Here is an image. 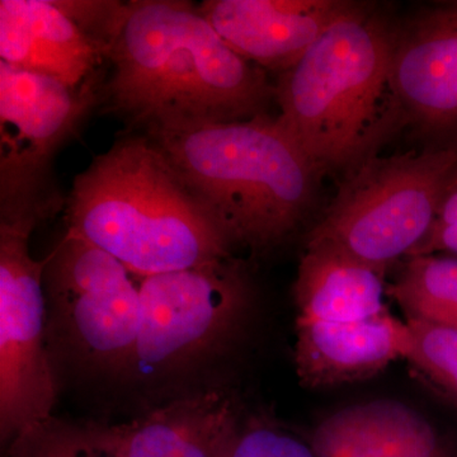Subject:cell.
Masks as SVG:
<instances>
[{"instance_id": "cell-17", "label": "cell", "mask_w": 457, "mask_h": 457, "mask_svg": "<svg viewBox=\"0 0 457 457\" xmlns=\"http://www.w3.org/2000/svg\"><path fill=\"white\" fill-rule=\"evenodd\" d=\"M407 319H420L457 329V260L435 254L408 257L387 285Z\"/></svg>"}, {"instance_id": "cell-19", "label": "cell", "mask_w": 457, "mask_h": 457, "mask_svg": "<svg viewBox=\"0 0 457 457\" xmlns=\"http://www.w3.org/2000/svg\"><path fill=\"white\" fill-rule=\"evenodd\" d=\"M225 457H319L311 436L275 418L239 416Z\"/></svg>"}, {"instance_id": "cell-12", "label": "cell", "mask_w": 457, "mask_h": 457, "mask_svg": "<svg viewBox=\"0 0 457 457\" xmlns=\"http://www.w3.org/2000/svg\"><path fill=\"white\" fill-rule=\"evenodd\" d=\"M361 4L353 0H206L198 9L231 49L279 75Z\"/></svg>"}, {"instance_id": "cell-15", "label": "cell", "mask_w": 457, "mask_h": 457, "mask_svg": "<svg viewBox=\"0 0 457 457\" xmlns=\"http://www.w3.org/2000/svg\"><path fill=\"white\" fill-rule=\"evenodd\" d=\"M309 436L319 457H457L422 413L393 399L343 408Z\"/></svg>"}, {"instance_id": "cell-18", "label": "cell", "mask_w": 457, "mask_h": 457, "mask_svg": "<svg viewBox=\"0 0 457 457\" xmlns=\"http://www.w3.org/2000/svg\"><path fill=\"white\" fill-rule=\"evenodd\" d=\"M409 347L405 361L417 378L457 405V329L407 319Z\"/></svg>"}, {"instance_id": "cell-1", "label": "cell", "mask_w": 457, "mask_h": 457, "mask_svg": "<svg viewBox=\"0 0 457 457\" xmlns=\"http://www.w3.org/2000/svg\"><path fill=\"white\" fill-rule=\"evenodd\" d=\"M107 60L104 104L128 131L248 121L276 104L267 71L231 49L192 3H125Z\"/></svg>"}, {"instance_id": "cell-7", "label": "cell", "mask_w": 457, "mask_h": 457, "mask_svg": "<svg viewBox=\"0 0 457 457\" xmlns=\"http://www.w3.org/2000/svg\"><path fill=\"white\" fill-rule=\"evenodd\" d=\"M99 71L78 88L0 62V210L49 219L62 207L51 177L57 149L104 104Z\"/></svg>"}, {"instance_id": "cell-20", "label": "cell", "mask_w": 457, "mask_h": 457, "mask_svg": "<svg viewBox=\"0 0 457 457\" xmlns=\"http://www.w3.org/2000/svg\"><path fill=\"white\" fill-rule=\"evenodd\" d=\"M436 252L457 254V222L446 227L433 228L426 239L409 257L435 254Z\"/></svg>"}, {"instance_id": "cell-21", "label": "cell", "mask_w": 457, "mask_h": 457, "mask_svg": "<svg viewBox=\"0 0 457 457\" xmlns=\"http://www.w3.org/2000/svg\"><path fill=\"white\" fill-rule=\"evenodd\" d=\"M455 222H457V177L445 194L433 228L446 227Z\"/></svg>"}, {"instance_id": "cell-8", "label": "cell", "mask_w": 457, "mask_h": 457, "mask_svg": "<svg viewBox=\"0 0 457 457\" xmlns=\"http://www.w3.org/2000/svg\"><path fill=\"white\" fill-rule=\"evenodd\" d=\"M42 222L31 213L0 212V433L2 441L50 420L56 383L46 353V260L29 237Z\"/></svg>"}, {"instance_id": "cell-14", "label": "cell", "mask_w": 457, "mask_h": 457, "mask_svg": "<svg viewBox=\"0 0 457 457\" xmlns=\"http://www.w3.org/2000/svg\"><path fill=\"white\" fill-rule=\"evenodd\" d=\"M408 347L407 321L390 311L343 323L296 319L295 365L309 387L366 380L404 360Z\"/></svg>"}, {"instance_id": "cell-22", "label": "cell", "mask_w": 457, "mask_h": 457, "mask_svg": "<svg viewBox=\"0 0 457 457\" xmlns=\"http://www.w3.org/2000/svg\"><path fill=\"white\" fill-rule=\"evenodd\" d=\"M86 435H87V433H86ZM90 442H92V441H90ZM92 444H93V442H92ZM93 445H95V444H93ZM95 446H96V445H95ZM96 447H97V449H98V457H117V456H114L113 453H108V451H106V450L99 449L98 446H96Z\"/></svg>"}, {"instance_id": "cell-6", "label": "cell", "mask_w": 457, "mask_h": 457, "mask_svg": "<svg viewBox=\"0 0 457 457\" xmlns=\"http://www.w3.org/2000/svg\"><path fill=\"white\" fill-rule=\"evenodd\" d=\"M140 329L130 374L161 378L200 362L233 337L251 303L234 257L143 278Z\"/></svg>"}, {"instance_id": "cell-4", "label": "cell", "mask_w": 457, "mask_h": 457, "mask_svg": "<svg viewBox=\"0 0 457 457\" xmlns=\"http://www.w3.org/2000/svg\"><path fill=\"white\" fill-rule=\"evenodd\" d=\"M154 141L234 245L263 253L317 212L324 173L278 117L155 126Z\"/></svg>"}, {"instance_id": "cell-5", "label": "cell", "mask_w": 457, "mask_h": 457, "mask_svg": "<svg viewBox=\"0 0 457 457\" xmlns=\"http://www.w3.org/2000/svg\"><path fill=\"white\" fill-rule=\"evenodd\" d=\"M456 177V149L372 156L339 182L306 245L333 246L386 273L428 236Z\"/></svg>"}, {"instance_id": "cell-11", "label": "cell", "mask_w": 457, "mask_h": 457, "mask_svg": "<svg viewBox=\"0 0 457 457\" xmlns=\"http://www.w3.org/2000/svg\"><path fill=\"white\" fill-rule=\"evenodd\" d=\"M123 4L2 0L0 62L78 88L108 59Z\"/></svg>"}, {"instance_id": "cell-16", "label": "cell", "mask_w": 457, "mask_h": 457, "mask_svg": "<svg viewBox=\"0 0 457 457\" xmlns=\"http://www.w3.org/2000/svg\"><path fill=\"white\" fill-rule=\"evenodd\" d=\"M385 276L333 246L308 245L294 284L297 319L343 323L389 312Z\"/></svg>"}, {"instance_id": "cell-2", "label": "cell", "mask_w": 457, "mask_h": 457, "mask_svg": "<svg viewBox=\"0 0 457 457\" xmlns=\"http://www.w3.org/2000/svg\"><path fill=\"white\" fill-rule=\"evenodd\" d=\"M66 230L141 278L233 257V239L167 155L128 131L74 179Z\"/></svg>"}, {"instance_id": "cell-9", "label": "cell", "mask_w": 457, "mask_h": 457, "mask_svg": "<svg viewBox=\"0 0 457 457\" xmlns=\"http://www.w3.org/2000/svg\"><path fill=\"white\" fill-rule=\"evenodd\" d=\"M130 273L104 249L68 230L46 258L45 291L54 321L68 347L90 368L131 372L141 300Z\"/></svg>"}, {"instance_id": "cell-13", "label": "cell", "mask_w": 457, "mask_h": 457, "mask_svg": "<svg viewBox=\"0 0 457 457\" xmlns=\"http://www.w3.org/2000/svg\"><path fill=\"white\" fill-rule=\"evenodd\" d=\"M237 420L230 399L207 392L130 423L83 428L96 446L117 457H225Z\"/></svg>"}, {"instance_id": "cell-3", "label": "cell", "mask_w": 457, "mask_h": 457, "mask_svg": "<svg viewBox=\"0 0 457 457\" xmlns=\"http://www.w3.org/2000/svg\"><path fill=\"white\" fill-rule=\"evenodd\" d=\"M395 20L362 2L275 84L278 121L339 182L404 129L390 84Z\"/></svg>"}, {"instance_id": "cell-10", "label": "cell", "mask_w": 457, "mask_h": 457, "mask_svg": "<svg viewBox=\"0 0 457 457\" xmlns=\"http://www.w3.org/2000/svg\"><path fill=\"white\" fill-rule=\"evenodd\" d=\"M390 84L403 125L423 149L457 150V0L396 16Z\"/></svg>"}]
</instances>
